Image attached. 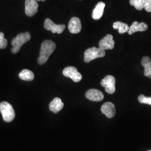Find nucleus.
<instances>
[{
    "instance_id": "11",
    "label": "nucleus",
    "mask_w": 151,
    "mask_h": 151,
    "mask_svg": "<svg viewBox=\"0 0 151 151\" xmlns=\"http://www.w3.org/2000/svg\"><path fill=\"white\" fill-rule=\"evenodd\" d=\"M82 29L81 21L79 18L73 17L70 20L68 24V30L72 34H78Z\"/></svg>"
},
{
    "instance_id": "6",
    "label": "nucleus",
    "mask_w": 151,
    "mask_h": 151,
    "mask_svg": "<svg viewBox=\"0 0 151 151\" xmlns=\"http://www.w3.org/2000/svg\"><path fill=\"white\" fill-rule=\"evenodd\" d=\"M63 74L65 77L70 78L75 82H80L82 78L81 73L77 70V68L72 66L65 68L63 70Z\"/></svg>"
},
{
    "instance_id": "3",
    "label": "nucleus",
    "mask_w": 151,
    "mask_h": 151,
    "mask_svg": "<svg viewBox=\"0 0 151 151\" xmlns=\"http://www.w3.org/2000/svg\"><path fill=\"white\" fill-rule=\"evenodd\" d=\"M0 112L6 122H11L15 116V113L12 105L6 101L0 103Z\"/></svg>"
},
{
    "instance_id": "13",
    "label": "nucleus",
    "mask_w": 151,
    "mask_h": 151,
    "mask_svg": "<svg viewBox=\"0 0 151 151\" xmlns=\"http://www.w3.org/2000/svg\"><path fill=\"white\" fill-rule=\"evenodd\" d=\"M64 106V104L59 97H55L49 104V109L54 113L60 111Z\"/></svg>"
},
{
    "instance_id": "8",
    "label": "nucleus",
    "mask_w": 151,
    "mask_h": 151,
    "mask_svg": "<svg viewBox=\"0 0 151 151\" xmlns=\"http://www.w3.org/2000/svg\"><path fill=\"white\" fill-rule=\"evenodd\" d=\"M114 44L113 36L111 34H108L99 42V48L105 50L113 49L114 48Z\"/></svg>"
},
{
    "instance_id": "16",
    "label": "nucleus",
    "mask_w": 151,
    "mask_h": 151,
    "mask_svg": "<svg viewBox=\"0 0 151 151\" xmlns=\"http://www.w3.org/2000/svg\"><path fill=\"white\" fill-rule=\"evenodd\" d=\"M141 62L142 65L145 68V76L151 78V60L150 58L148 57H144L142 58Z\"/></svg>"
},
{
    "instance_id": "4",
    "label": "nucleus",
    "mask_w": 151,
    "mask_h": 151,
    "mask_svg": "<svg viewBox=\"0 0 151 151\" xmlns=\"http://www.w3.org/2000/svg\"><path fill=\"white\" fill-rule=\"evenodd\" d=\"M105 55V52L100 48L92 47L87 49L84 53V61L88 63L91 60L98 58H102Z\"/></svg>"
},
{
    "instance_id": "9",
    "label": "nucleus",
    "mask_w": 151,
    "mask_h": 151,
    "mask_svg": "<svg viewBox=\"0 0 151 151\" xmlns=\"http://www.w3.org/2000/svg\"><path fill=\"white\" fill-rule=\"evenodd\" d=\"M38 9V4L36 0H25V14L29 17L35 15Z\"/></svg>"
},
{
    "instance_id": "22",
    "label": "nucleus",
    "mask_w": 151,
    "mask_h": 151,
    "mask_svg": "<svg viewBox=\"0 0 151 151\" xmlns=\"http://www.w3.org/2000/svg\"><path fill=\"white\" fill-rule=\"evenodd\" d=\"M145 9L146 11L151 12V0H148L147 3L146 4V7H145Z\"/></svg>"
},
{
    "instance_id": "14",
    "label": "nucleus",
    "mask_w": 151,
    "mask_h": 151,
    "mask_svg": "<svg viewBox=\"0 0 151 151\" xmlns=\"http://www.w3.org/2000/svg\"><path fill=\"white\" fill-rule=\"evenodd\" d=\"M148 25L145 22H134L129 27L128 34L132 35L133 33L137 32H145L147 30Z\"/></svg>"
},
{
    "instance_id": "7",
    "label": "nucleus",
    "mask_w": 151,
    "mask_h": 151,
    "mask_svg": "<svg viewBox=\"0 0 151 151\" xmlns=\"http://www.w3.org/2000/svg\"><path fill=\"white\" fill-rule=\"evenodd\" d=\"M44 26L47 30L51 31L53 33H58L61 34L63 32L65 28V26L63 24L57 25L54 24L50 19H45Z\"/></svg>"
},
{
    "instance_id": "24",
    "label": "nucleus",
    "mask_w": 151,
    "mask_h": 151,
    "mask_svg": "<svg viewBox=\"0 0 151 151\" xmlns=\"http://www.w3.org/2000/svg\"></svg>"
},
{
    "instance_id": "5",
    "label": "nucleus",
    "mask_w": 151,
    "mask_h": 151,
    "mask_svg": "<svg viewBox=\"0 0 151 151\" xmlns=\"http://www.w3.org/2000/svg\"><path fill=\"white\" fill-rule=\"evenodd\" d=\"M101 85L109 94H113L115 91V79L113 76H106L101 81Z\"/></svg>"
},
{
    "instance_id": "2",
    "label": "nucleus",
    "mask_w": 151,
    "mask_h": 151,
    "mask_svg": "<svg viewBox=\"0 0 151 151\" xmlns=\"http://www.w3.org/2000/svg\"><path fill=\"white\" fill-rule=\"evenodd\" d=\"M31 39V35L29 32L20 33L18 34L15 38H14L11 42L12 48L11 52L14 54H16L19 52L22 46Z\"/></svg>"
},
{
    "instance_id": "21",
    "label": "nucleus",
    "mask_w": 151,
    "mask_h": 151,
    "mask_svg": "<svg viewBox=\"0 0 151 151\" xmlns=\"http://www.w3.org/2000/svg\"><path fill=\"white\" fill-rule=\"evenodd\" d=\"M7 45V40L5 38L4 34L0 32V49H5Z\"/></svg>"
},
{
    "instance_id": "17",
    "label": "nucleus",
    "mask_w": 151,
    "mask_h": 151,
    "mask_svg": "<svg viewBox=\"0 0 151 151\" xmlns=\"http://www.w3.org/2000/svg\"><path fill=\"white\" fill-rule=\"evenodd\" d=\"M19 77L20 79L24 81H32L34 78V75L31 70L25 69L22 70L19 73Z\"/></svg>"
},
{
    "instance_id": "23",
    "label": "nucleus",
    "mask_w": 151,
    "mask_h": 151,
    "mask_svg": "<svg viewBox=\"0 0 151 151\" xmlns=\"http://www.w3.org/2000/svg\"><path fill=\"white\" fill-rule=\"evenodd\" d=\"M37 1H45V0H36Z\"/></svg>"
},
{
    "instance_id": "1",
    "label": "nucleus",
    "mask_w": 151,
    "mask_h": 151,
    "mask_svg": "<svg viewBox=\"0 0 151 151\" xmlns=\"http://www.w3.org/2000/svg\"><path fill=\"white\" fill-rule=\"evenodd\" d=\"M55 48V44L53 41L49 40L44 41L41 45L40 55L38 59V64L42 65L45 63Z\"/></svg>"
},
{
    "instance_id": "18",
    "label": "nucleus",
    "mask_w": 151,
    "mask_h": 151,
    "mask_svg": "<svg viewBox=\"0 0 151 151\" xmlns=\"http://www.w3.org/2000/svg\"><path fill=\"white\" fill-rule=\"evenodd\" d=\"M114 29H118L119 34H124L125 32H128L129 27L128 24L120 22H115L113 24Z\"/></svg>"
},
{
    "instance_id": "15",
    "label": "nucleus",
    "mask_w": 151,
    "mask_h": 151,
    "mask_svg": "<svg viewBox=\"0 0 151 151\" xmlns=\"http://www.w3.org/2000/svg\"><path fill=\"white\" fill-rule=\"evenodd\" d=\"M105 6V4L103 2H99L97 4L92 11V18L94 20H97L101 18L104 14Z\"/></svg>"
},
{
    "instance_id": "12",
    "label": "nucleus",
    "mask_w": 151,
    "mask_h": 151,
    "mask_svg": "<svg viewBox=\"0 0 151 151\" xmlns=\"http://www.w3.org/2000/svg\"><path fill=\"white\" fill-rule=\"evenodd\" d=\"M101 112L109 118H113L116 112L114 105L110 102H107L104 104L101 108Z\"/></svg>"
},
{
    "instance_id": "19",
    "label": "nucleus",
    "mask_w": 151,
    "mask_h": 151,
    "mask_svg": "<svg viewBox=\"0 0 151 151\" xmlns=\"http://www.w3.org/2000/svg\"><path fill=\"white\" fill-rule=\"evenodd\" d=\"M148 0H130V4L134 6L138 10H142L145 9Z\"/></svg>"
},
{
    "instance_id": "10",
    "label": "nucleus",
    "mask_w": 151,
    "mask_h": 151,
    "mask_svg": "<svg viewBox=\"0 0 151 151\" xmlns=\"http://www.w3.org/2000/svg\"><path fill=\"white\" fill-rule=\"evenodd\" d=\"M86 97L87 99L92 101H101L104 96L103 92L96 89H90L86 93Z\"/></svg>"
},
{
    "instance_id": "20",
    "label": "nucleus",
    "mask_w": 151,
    "mask_h": 151,
    "mask_svg": "<svg viewBox=\"0 0 151 151\" xmlns=\"http://www.w3.org/2000/svg\"><path fill=\"white\" fill-rule=\"evenodd\" d=\"M138 101L141 104H145L151 105V97H147L143 95H140L138 96Z\"/></svg>"
}]
</instances>
